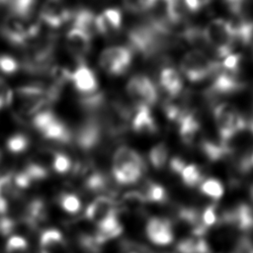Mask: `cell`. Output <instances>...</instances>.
<instances>
[{
    "mask_svg": "<svg viewBox=\"0 0 253 253\" xmlns=\"http://www.w3.org/2000/svg\"><path fill=\"white\" fill-rule=\"evenodd\" d=\"M187 165V163L185 162V160L179 156H175L173 158L170 159L169 161V167L170 170L174 173V174H178L180 175L182 170L185 168V166Z\"/></svg>",
    "mask_w": 253,
    "mask_h": 253,
    "instance_id": "74e56055",
    "label": "cell"
},
{
    "mask_svg": "<svg viewBox=\"0 0 253 253\" xmlns=\"http://www.w3.org/2000/svg\"><path fill=\"white\" fill-rule=\"evenodd\" d=\"M220 68L219 62L211 59L200 49L186 52L180 61L182 74L191 82H200L210 76H214Z\"/></svg>",
    "mask_w": 253,
    "mask_h": 253,
    "instance_id": "7a4b0ae2",
    "label": "cell"
},
{
    "mask_svg": "<svg viewBox=\"0 0 253 253\" xmlns=\"http://www.w3.org/2000/svg\"><path fill=\"white\" fill-rule=\"evenodd\" d=\"M160 87L169 98H177L183 90V80L180 73L173 67H164L159 74Z\"/></svg>",
    "mask_w": 253,
    "mask_h": 253,
    "instance_id": "ac0fdd59",
    "label": "cell"
},
{
    "mask_svg": "<svg viewBox=\"0 0 253 253\" xmlns=\"http://www.w3.org/2000/svg\"><path fill=\"white\" fill-rule=\"evenodd\" d=\"M204 33L208 46L214 51L216 56L226 57L232 53L235 42L229 21L213 19L204 28Z\"/></svg>",
    "mask_w": 253,
    "mask_h": 253,
    "instance_id": "3957f363",
    "label": "cell"
},
{
    "mask_svg": "<svg viewBox=\"0 0 253 253\" xmlns=\"http://www.w3.org/2000/svg\"><path fill=\"white\" fill-rule=\"evenodd\" d=\"M168 147L164 142H159L151 149L148 153V159L153 168L161 170L164 168L168 161Z\"/></svg>",
    "mask_w": 253,
    "mask_h": 253,
    "instance_id": "cb8c5ba5",
    "label": "cell"
},
{
    "mask_svg": "<svg viewBox=\"0 0 253 253\" xmlns=\"http://www.w3.org/2000/svg\"><path fill=\"white\" fill-rule=\"evenodd\" d=\"M96 16L89 9H80L73 15V28H76L91 38L98 35L97 25H96Z\"/></svg>",
    "mask_w": 253,
    "mask_h": 253,
    "instance_id": "ffe728a7",
    "label": "cell"
},
{
    "mask_svg": "<svg viewBox=\"0 0 253 253\" xmlns=\"http://www.w3.org/2000/svg\"><path fill=\"white\" fill-rule=\"evenodd\" d=\"M126 93L135 106H152L158 100V90L153 81L143 74L132 76L126 83Z\"/></svg>",
    "mask_w": 253,
    "mask_h": 253,
    "instance_id": "8992f818",
    "label": "cell"
},
{
    "mask_svg": "<svg viewBox=\"0 0 253 253\" xmlns=\"http://www.w3.org/2000/svg\"><path fill=\"white\" fill-rule=\"evenodd\" d=\"M122 12L118 8H108L96 16L98 34L109 36L118 32L122 26Z\"/></svg>",
    "mask_w": 253,
    "mask_h": 253,
    "instance_id": "2e32d148",
    "label": "cell"
},
{
    "mask_svg": "<svg viewBox=\"0 0 253 253\" xmlns=\"http://www.w3.org/2000/svg\"><path fill=\"white\" fill-rule=\"evenodd\" d=\"M30 144L28 136L23 133H16L11 135L6 141L7 149L12 153H20L25 151Z\"/></svg>",
    "mask_w": 253,
    "mask_h": 253,
    "instance_id": "f1b7e54d",
    "label": "cell"
},
{
    "mask_svg": "<svg viewBox=\"0 0 253 253\" xmlns=\"http://www.w3.org/2000/svg\"><path fill=\"white\" fill-rule=\"evenodd\" d=\"M3 105H4V102H3V101H2V99L0 98V108H1Z\"/></svg>",
    "mask_w": 253,
    "mask_h": 253,
    "instance_id": "ab89813d",
    "label": "cell"
},
{
    "mask_svg": "<svg viewBox=\"0 0 253 253\" xmlns=\"http://www.w3.org/2000/svg\"><path fill=\"white\" fill-rule=\"evenodd\" d=\"M70 80L75 89L82 95H90L96 93L98 90V82L94 71L84 62L79 63L73 73H71Z\"/></svg>",
    "mask_w": 253,
    "mask_h": 253,
    "instance_id": "4fadbf2b",
    "label": "cell"
},
{
    "mask_svg": "<svg viewBox=\"0 0 253 253\" xmlns=\"http://www.w3.org/2000/svg\"><path fill=\"white\" fill-rule=\"evenodd\" d=\"M180 177L183 183L190 188L201 185V183L204 181L202 170L197 164H187L182 170Z\"/></svg>",
    "mask_w": 253,
    "mask_h": 253,
    "instance_id": "d4e9b609",
    "label": "cell"
},
{
    "mask_svg": "<svg viewBox=\"0 0 253 253\" xmlns=\"http://www.w3.org/2000/svg\"><path fill=\"white\" fill-rule=\"evenodd\" d=\"M32 124L48 140L58 143H68L73 138L71 131L65 124L49 110L40 111L33 116Z\"/></svg>",
    "mask_w": 253,
    "mask_h": 253,
    "instance_id": "277c9868",
    "label": "cell"
},
{
    "mask_svg": "<svg viewBox=\"0 0 253 253\" xmlns=\"http://www.w3.org/2000/svg\"><path fill=\"white\" fill-rule=\"evenodd\" d=\"M105 134L100 119L96 116L86 119L77 128L73 135L75 144L82 151L95 149L102 141Z\"/></svg>",
    "mask_w": 253,
    "mask_h": 253,
    "instance_id": "52a82bcc",
    "label": "cell"
},
{
    "mask_svg": "<svg viewBox=\"0 0 253 253\" xmlns=\"http://www.w3.org/2000/svg\"><path fill=\"white\" fill-rule=\"evenodd\" d=\"M145 171V163L126 164L112 167V174L115 181L121 185H130L138 182Z\"/></svg>",
    "mask_w": 253,
    "mask_h": 253,
    "instance_id": "e0dca14e",
    "label": "cell"
},
{
    "mask_svg": "<svg viewBox=\"0 0 253 253\" xmlns=\"http://www.w3.org/2000/svg\"><path fill=\"white\" fill-rule=\"evenodd\" d=\"M18 62L9 55H0V72L11 74L18 69Z\"/></svg>",
    "mask_w": 253,
    "mask_h": 253,
    "instance_id": "8d00e7d4",
    "label": "cell"
},
{
    "mask_svg": "<svg viewBox=\"0 0 253 253\" xmlns=\"http://www.w3.org/2000/svg\"><path fill=\"white\" fill-rule=\"evenodd\" d=\"M28 248V242L25 237L15 234L11 235L6 242L7 253H23Z\"/></svg>",
    "mask_w": 253,
    "mask_h": 253,
    "instance_id": "4dcf8cb0",
    "label": "cell"
},
{
    "mask_svg": "<svg viewBox=\"0 0 253 253\" xmlns=\"http://www.w3.org/2000/svg\"><path fill=\"white\" fill-rule=\"evenodd\" d=\"M130 126L135 133L141 135H151L158 131V126L150 111V107L144 105L135 106Z\"/></svg>",
    "mask_w": 253,
    "mask_h": 253,
    "instance_id": "7c38bea8",
    "label": "cell"
},
{
    "mask_svg": "<svg viewBox=\"0 0 253 253\" xmlns=\"http://www.w3.org/2000/svg\"><path fill=\"white\" fill-rule=\"evenodd\" d=\"M66 47L80 62H83L91 49L92 38L84 32L71 27L66 34Z\"/></svg>",
    "mask_w": 253,
    "mask_h": 253,
    "instance_id": "5bb4252c",
    "label": "cell"
},
{
    "mask_svg": "<svg viewBox=\"0 0 253 253\" xmlns=\"http://www.w3.org/2000/svg\"><path fill=\"white\" fill-rule=\"evenodd\" d=\"M58 204L60 208L67 213L75 214L81 210L80 199L72 193H62L58 197Z\"/></svg>",
    "mask_w": 253,
    "mask_h": 253,
    "instance_id": "83f0119b",
    "label": "cell"
},
{
    "mask_svg": "<svg viewBox=\"0 0 253 253\" xmlns=\"http://www.w3.org/2000/svg\"><path fill=\"white\" fill-rule=\"evenodd\" d=\"M72 168V161L71 159L62 152H57L54 158L52 169L58 174H65L70 171Z\"/></svg>",
    "mask_w": 253,
    "mask_h": 253,
    "instance_id": "d6a6232c",
    "label": "cell"
},
{
    "mask_svg": "<svg viewBox=\"0 0 253 253\" xmlns=\"http://www.w3.org/2000/svg\"><path fill=\"white\" fill-rule=\"evenodd\" d=\"M219 139L225 143L247 129V123L240 111L227 102L217 104L212 111Z\"/></svg>",
    "mask_w": 253,
    "mask_h": 253,
    "instance_id": "6da1fadb",
    "label": "cell"
},
{
    "mask_svg": "<svg viewBox=\"0 0 253 253\" xmlns=\"http://www.w3.org/2000/svg\"><path fill=\"white\" fill-rule=\"evenodd\" d=\"M133 51L128 46L115 45L105 48L99 56L100 67L110 75L126 73L132 61Z\"/></svg>",
    "mask_w": 253,
    "mask_h": 253,
    "instance_id": "5b68a950",
    "label": "cell"
},
{
    "mask_svg": "<svg viewBox=\"0 0 253 253\" xmlns=\"http://www.w3.org/2000/svg\"><path fill=\"white\" fill-rule=\"evenodd\" d=\"M159 0H123L126 9L131 13H143L154 8Z\"/></svg>",
    "mask_w": 253,
    "mask_h": 253,
    "instance_id": "f546056e",
    "label": "cell"
},
{
    "mask_svg": "<svg viewBox=\"0 0 253 253\" xmlns=\"http://www.w3.org/2000/svg\"><path fill=\"white\" fill-rule=\"evenodd\" d=\"M182 37L189 44L195 47H208L204 29L199 27H188L183 31Z\"/></svg>",
    "mask_w": 253,
    "mask_h": 253,
    "instance_id": "4316f807",
    "label": "cell"
},
{
    "mask_svg": "<svg viewBox=\"0 0 253 253\" xmlns=\"http://www.w3.org/2000/svg\"><path fill=\"white\" fill-rule=\"evenodd\" d=\"M17 190L12 176L0 177V199L8 201L9 198H13L17 194Z\"/></svg>",
    "mask_w": 253,
    "mask_h": 253,
    "instance_id": "1f68e13d",
    "label": "cell"
},
{
    "mask_svg": "<svg viewBox=\"0 0 253 253\" xmlns=\"http://www.w3.org/2000/svg\"><path fill=\"white\" fill-rule=\"evenodd\" d=\"M41 253H66V242L57 229L44 230L40 238Z\"/></svg>",
    "mask_w": 253,
    "mask_h": 253,
    "instance_id": "d6986e66",
    "label": "cell"
},
{
    "mask_svg": "<svg viewBox=\"0 0 253 253\" xmlns=\"http://www.w3.org/2000/svg\"><path fill=\"white\" fill-rule=\"evenodd\" d=\"M232 17L246 14L245 10L248 6V0H222Z\"/></svg>",
    "mask_w": 253,
    "mask_h": 253,
    "instance_id": "e575fe53",
    "label": "cell"
},
{
    "mask_svg": "<svg viewBox=\"0 0 253 253\" xmlns=\"http://www.w3.org/2000/svg\"><path fill=\"white\" fill-rule=\"evenodd\" d=\"M118 213L115 201L108 196H100L93 200L85 211V217L95 224H99L108 217Z\"/></svg>",
    "mask_w": 253,
    "mask_h": 253,
    "instance_id": "8fae6325",
    "label": "cell"
},
{
    "mask_svg": "<svg viewBox=\"0 0 253 253\" xmlns=\"http://www.w3.org/2000/svg\"><path fill=\"white\" fill-rule=\"evenodd\" d=\"M249 193H250V198H251V201L253 203V183L251 184L250 186V190H249Z\"/></svg>",
    "mask_w": 253,
    "mask_h": 253,
    "instance_id": "f35d334b",
    "label": "cell"
},
{
    "mask_svg": "<svg viewBox=\"0 0 253 253\" xmlns=\"http://www.w3.org/2000/svg\"><path fill=\"white\" fill-rule=\"evenodd\" d=\"M73 17L62 0H46L41 10V20L51 28H58Z\"/></svg>",
    "mask_w": 253,
    "mask_h": 253,
    "instance_id": "30bf717a",
    "label": "cell"
},
{
    "mask_svg": "<svg viewBox=\"0 0 253 253\" xmlns=\"http://www.w3.org/2000/svg\"><path fill=\"white\" fill-rule=\"evenodd\" d=\"M146 237L157 246H168L174 240L172 223L168 218L151 217L145 223Z\"/></svg>",
    "mask_w": 253,
    "mask_h": 253,
    "instance_id": "9c48e42d",
    "label": "cell"
},
{
    "mask_svg": "<svg viewBox=\"0 0 253 253\" xmlns=\"http://www.w3.org/2000/svg\"><path fill=\"white\" fill-rule=\"evenodd\" d=\"M241 63V54L239 53H230L222 60L221 67L227 71L239 72V67Z\"/></svg>",
    "mask_w": 253,
    "mask_h": 253,
    "instance_id": "d590c367",
    "label": "cell"
},
{
    "mask_svg": "<svg viewBox=\"0 0 253 253\" xmlns=\"http://www.w3.org/2000/svg\"><path fill=\"white\" fill-rule=\"evenodd\" d=\"M178 253H210L211 246L209 242L198 236L184 237L177 244Z\"/></svg>",
    "mask_w": 253,
    "mask_h": 253,
    "instance_id": "44dd1931",
    "label": "cell"
},
{
    "mask_svg": "<svg viewBox=\"0 0 253 253\" xmlns=\"http://www.w3.org/2000/svg\"><path fill=\"white\" fill-rule=\"evenodd\" d=\"M139 192L142 194L145 202L162 204L167 200V192L164 187L151 181H146Z\"/></svg>",
    "mask_w": 253,
    "mask_h": 253,
    "instance_id": "7402d4cb",
    "label": "cell"
},
{
    "mask_svg": "<svg viewBox=\"0 0 253 253\" xmlns=\"http://www.w3.org/2000/svg\"><path fill=\"white\" fill-rule=\"evenodd\" d=\"M201 192L212 199V200H219L224 193V188L221 182L215 178H209L204 180L200 185Z\"/></svg>",
    "mask_w": 253,
    "mask_h": 253,
    "instance_id": "484cf974",
    "label": "cell"
},
{
    "mask_svg": "<svg viewBox=\"0 0 253 253\" xmlns=\"http://www.w3.org/2000/svg\"><path fill=\"white\" fill-rule=\"evenodd\" d=\"M179 136L183 143L193 145L201 131V122L192 110L186 112L177 122Z\"/></svg>",
    "mask_w": 253,
    "mask_h": 253,
    "instance_id": "9a60e30c",
    "label": "cell"
},
{
    "mask_svg": "<svg viewBox=\"0 0 253 253\" xmlns=\"http://www.w3.org/2000/svg\"><path fill=\"white\" fill-rule=\"evenodd\" d=\"M145 203V199L139 191H129L122 197L120 207L126 212L138 213Z\"/></svg>",
    "mask_w": 253,
    "mask_h": 253,
    "instance_id": "603a6c76",
    "label": "cell"
},
{
    "mask_svg": "<svg viewBox=\"0 0 253 253\" xmlns=\"http://www.w3.org/2000/svg\"><path fill=\"white\" fill-rule=\"evenodd\" d=\"M202 221L207 228L216 224L218 222L217 208L213 205L206 207L202 213Z\"/></svg>",
    "mask_w": 253,
    "mask_h": 253,
    "instance_id": "836d02e7",
    "label": "cell"
},
{
    "mask_svg": "<svg viewBox=\"0 0 253 253\" xmlns=\"http://www.w3.org/2000/svg\"><path fill=\"white\" fill-rule=\"evenodd\" d=\"M245 87L246 84L240 78L239 72L227 71L221 67L214 75L212 83L206 95L209 96V98L227 96L238 93L245 89Z\"/></svg>",
    "mask_w": 253,
    "mask_h": 253,
    "instance_id": "ba28073f",
    "label": "cell"
}]
</instances>
